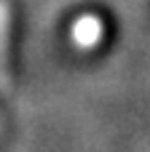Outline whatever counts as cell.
<instances>
[{
  "label": "cell",
  "mask_w": 150,
  "mask_h": 152,
  "mask_svg": "<svg viewBox=\"0 0 150 152\" xmlns=\"http://www.w3.org/2000/svg\"><path fill=\"white\" fill-rule=\"evenodd\" d=\"M5 51H8V3L0 0V86H8Z\"/></svg>",
  "instance_id": "obj_2"
},
{
  "label": "cell",
  "mask_w": 150,
  "mask_h": 152,
  "mask_svg": "<svg viewBox=\"0 0 150 152\" xmlns=\"http://www.w3.org/2000/svg\"><path fill=\"white\" fill-rule=\"evenodd\" d=\"M99 37H102V21L97 16H83V19L75 21L72 40H75L78 48H91V45L99 43Z\"/></svg>",
  "instance_id": "obj_1"
}]
</instances>
